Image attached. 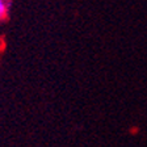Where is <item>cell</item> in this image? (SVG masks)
<instances>
[{"label": "cell", "instance_id": "cell-1", "mask_svg": "<svg viewBox=\"0 0 147 147\" xmlns=\"http://www.w3.org/2000/svg\"><path fill=\"white\" fill-rule=\"evenodd\" d=\"M11 7V0H0V21H3L7 17Z\"/></svg>", "mask_w": 147, "mask_h": 147}]
</instances>
